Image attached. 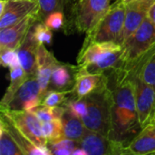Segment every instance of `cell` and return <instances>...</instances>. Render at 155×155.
<instances>
[{"label":"cell","mask_w":155,"mask_h":155,"mask_svg":"<svg viewBox=\"0 0 155 155\" xmlns=\"http://www.w3.org/2000/svg\"><path fill=\"white\" fill-rule=\"evenodd\" d=\"M107 81L112 92L109 138L126 147L143 130L137 114L133 74L129 69L120 66L111 70Z\"/></svg>","instance_id":"6da1fadb"},{"label":"cell","mask_w":155,"mask_h":155,"mask_svg":"<svg viewBox=\"0 0 155 155\" xmlns=\"http://www.w3.org/2000/svg\"><path fill=\"white\" fill-rule=\"evenodd\" d=\"M84 98L86 103V113L82 118L84 126L109 138L111 130L112 92L108 85L105 73L100 84Z\"/></svg>","instance_id":"7a4b0ae2"},{"label":"cell","mask_w":155,"mask_h":155,"mask_svg":"<svg viewBox=\"0 0 155 155\" xmlns=\"http://www.w3.org/2000/svg\"><path fill=\"white\" fill-rule=\"evenodd\" d=\"M123 46L115 42L94 43L79 51L77 65L91 73L104 74L121 66Z\"/></svg>","instance_id":"3957f363"},{"label":"cell","mask_w":155,"mask_h":155,"mask_svg":"<svg viewBox=\"0 0 155 155\" xmlns=\"http://www.w3.org/2000/svg\"><path fill=\"white\" fill-rule=\"evenodd\" d=\"M111 0H72L64 25L66 34H87L107 12Z\"/></svg>","instance_id":"277c9868"},{"label":"cell","mask_w":155,"mask_h":155,"mask_svg":"<svg viewBox=\"0 0 155 155\" xmlns=\"http://www.w3.org/2000/svg\"><path fill=\"white\" fill-rule=\"evenodd\" d=\"M125 14L126 5L122 0H115L98 23L86 34L81 49H84L94 43H117L124 29Z\"/></svg>","instance_id":"5b68a950"},{"label":"cell","mask_w":155,"mask_h":155,"mask_svg":"<svg viewBox=\"0 0 155 155\" xmlns=\"http://www.w3.org/2000/svg\"><path fill=\"white\" fill-rule=\"evenodd\" d=\"M122 46L121 67L132 69L155 46V23L147 16Z\"/></svg>","instance_id":"8992f818"},{"label":"cell","mask_w":155,"mask_h":155,"mask_svg":"<svg viewBox=\"0 0 155 155\" xmlns=\"http://www.w3.org/2000/svg\"><path fill=\"white\" fill-rule=\"evenodd\" d=\"M1 114L5 116L29 142L40 147H48V142L42 132V122L33 112L1 108Z\"/></svg>","instance_id":"52a82bcc"},{"label":"cell","mask_w":155,"mask_h":155,"mask_svg":"<svg viewBox=\"0 0 155 155\" xmlns=\"http://www.w3.org/2000/svg\"><path fill=\"white\" fill-rule=\"evenodd\" d=\"M133 74L137 114L140 125L145 128L151 124L155 113V90L142 77L136 67L129 69Z\"/></svg>","instance_id":"ba28073f"},{"label":"cell","mask_w":155,"mask_h":155,"mask_svg":"<svg viewBox=\"0 0 155 155\" xmlns=\"http://www.w3.org/2000/svg\"><path fill=\"white\" fill-rule=\"evenodd\" d=\"M42 95L40 84L35 75L28 76L21 87L14 95L11 103L6 107L10 110H25L32 112L42 104Z\"/></svg>","instance_id":"9c48e42d"},{"label":"cell","mask_w":155,"mask_h":155,"mask_svg":"<svg viewBox=\"0 0 155 155\" xmlns=\"http://www.w3.org/2000/svg\"><path fill=\"white\" fill-rule=\"evenodd\" d=\"M78 143L88 155L124 154L125 148L124 145L112 141L100 133L88 128H85L84 134Z\"/></svg>","instance_id":"30bf717a"},{"label":"cell","mask_w":155,"mask_h":155,"mask_svg":"<svg viewBox=\"0 0 155 155\" xmlns=\"http://www.w3.org/2000/svg\"><path fill=\"white\" fill-rule=\"evenodd\" d=\"M39 11L38 1L1 0L0 29L8 27L24 19L28 15Z\"/></svg>","instance_id":"8fae6325"},{"label":"cell","mask_w":155,"mask_h":155,"mask_svg":"<svg viewBox=\"0 0 155 155\" xmlns=\"http://www.w3.org/2000/svg\"><path fill=\"white\" fill-rule=\"evenodd\" d=\"M38 14L39 11L34 12L16 24L0 29V50H16L34 25L40 21Z\"/></svg>","instance_id":"7c38bea8"},{"label":"cell","mask_w":155,"mask_h":155,"mask_svg":"<svg viewBox=\"0 0 155 155\" xmlns=\"http://www.w3.org/2000/svg\"><path fill=\"white\" fill-rule=\"evenodd\" d=\"M154 3L155 0H134L125 4V21L123 32L117 42L118 44L123 45L124 43L134 33L147 17L150 8Z\"/></svg>","instance_id":"4fadbf2b"},{"label":"cell","mask_w":155,"mask_h":155,"mask_svg":"<svg viewBox=\"0 0 155 155\" xmlns=\"http://www.w3.org/2000/svg\"><path fill=\"white\" fill-rule=\"evenodd\" d=\"M60 62L55 58L54 54L48 51L45 45H40L37 51L36 58V77L40 84L41 95L44 99L51 81V75L54 67Z\"/></svg>","instance_id":"5bb4252c"},{"label":"cell","mask_w":155,"mask_h":155,"mask_svg":"<svg viewBox=\"0 0 155 155\" xmlns=\"http://www.w3.org/2000/svg\"><path fill=\"white\" fill-rule=\"evenodd\" d=\"M39 44L35 38L32 28L16 49L22 67L29 76H36V58Z\"/></svg>","instance_id":"9a60e30c"},{"label":"cell","mask_w":155,"mask_h":155,"mask_svg":"<svg viewBox=\"0 0 155 155\" xmlns=\"http://www.w3.org/2000/svg\"><path fill=\"white\" fill-rule=\"evenodd\" d=\"M104 76V74L91 73L87 69L77 65V70L74 74V84L73 93L75 98H84L91 94L102 82Z\"/></svg>","instance_id":"2e32d148"},{"label":"cell","mask_w":155,"mask_h":155,"mask_svg":"<svg viewBox=\"0 0 155 155\" xmlns=\"http://www.w3.org/2000/svg\"><path fill=\"white\" fill-rule=\"evenodd\" d=\"M155 153V124L143 128L124 148V154L147 155Z\"/></svg>","instance_id":"e0dca14e"},{"label":"cell","mask_w":155,"mask_h":155,"mask_svg":"<svg viewBox=\"0 0 155 155\" xmlns=\"http://www.w3.org/2000/svg\"><path fill=\"white\" fill-rule=\"evenodd\" d=\"M61 121L65 137L79 142L83 137L86 128L82 118L78 117L65 107V110L61 117Z\"/></svg>","instance_id":"ac0fdd59"},{"label":"cell","mask_w":155,"mask_h":155,"mask_svg":"<svg viewBox=\"0 0 155 155\" xmlns=\"http://www.w3.org/2000/svg\"><path fill=\"white\" fill-rule=\"evenodd\" d=\"M76 70L77 66L59 63L52 73L50 83L56 89L67 90L66 88L70 85L74 86Z\"/></svg>","instance_id":"d6986e66"},{"label":"cell","mask_w":155,"mask_h":155,"mask_svg":"<svg viewBox=\"0 0 155 155\" xmlns=\"http://www.w3.org/2000/svg\"><path fill=\"white\" fill-rule=\"evenodd\" d=\"M10 74V84L6 88V91L0 102L1 107H6L12 101L14 95L17 92V90L21 87V85L25 83V81L28 78V74L22 67V65L9 68Z\"/></svg>","instance_id":"ffe728a7"},{"label":"cell","mask_w":155,"mask_h":155,"mask_svg":"<svg viewBox=\"0 0 155 155\" xmlns=\"http://www.w3.org/2000/svg\"><path fill=\"white\" fill-rule=\"evenodd\" d=\"M134 67L139 70L143 80L155 90V46L146 53Z\"/></svg>","instance_id":"44dd1931"},{"label":"cell","mask_w":155,"mask_h":155,"mask_svg":"<svg viewBox=\"0 0 155 155\" xmlns=\"http://www.w3.org/2000/svg\"><path fill=\"white\" fill-rule=\"evenodd\" d=\"M0 154L1 155H25L17 142L0 123Z\"/></svg>","instance_id":"7402d4cb"},{"label":"cell","mask_w":155,"mask_h":155,"mask_svg":"<svg viewBox=\"0 0 155 155\" xmlns=\"http://www.w3.org/2000/svg\"><path fill=\"white\" fill-rule=\"evenodd\" d=\"M42 132L49 146L65 138L61 119H54L49 122L42 123Z\"/></svg>","instance_id":"603a6c76"},{"label":"cell","mask_w":155,"mask_h":155,"mask_svg":"<svg viewBox=\"0 0 155 155\" xmlns=\"http://www.w3.org/2000/svg\"><path fill=\"white\" fill-rule=\"evenodd\" d=\"M39 4V19L45 21L48 15L53 12H64L71 0H37Z\"/></svg>","instance_id":"cb8c5ba5"},{"label":"cell","mask_w":155,"mask_h":155,"mask_svg":"<svg viewBox=\"0 0 155 155\" xmlns=\"http://www.w3.org/2000/svg\"><path fill=\"white\" fill-rule=\"evenodd\" d=\"M72 93H73V88L68 90H62V91L49 90L42 101V105L50 106V107L61 105L66 100L67 98L66 95Z\"/></svg>","instance_id":"d4e9b609"},{"label":"cell","mask_w":155,"mask_h":155,"mask_svg":"<svg viewBox=\"0 0 155 155\" xmlns=\"http://www.w3.org/2000/svg\"><path fill=\"white\" fill-rule=\"evenodd\" d=\"M32 32L36 39V41L41 44H50L53 39V32L52 29L49 28L44 21H38L32 27Z\"/></svg>","instance_id":"484cf974"},{"label":"cell","mask_w":155,"mask_h":155,"mask_svg":"<svg viewBox=\"0 0 155 155\" xmlns=\"http://www.w3.org/2000/svg\"><path fill=\"white\" fill-rule=\"evenodd\" d=\"M0 63L2 66L14 68L21 65L17 51L15 49L0 50Z\"/></svg>","instance_id":"4316f807"},{"label":"cell","mask_w":155,"mask_h":155,"mask_svg":"<svg viewBox=\"0 0 155 155\" xmlns=\"http://www.w3.org/2000/svg\"><path fill=\"white\" fill-rule=\"evenodd\" d=\"M68 108L73 114L77 115L80 118H83L86 113V103L84 98H72L66 99L62 104Z\"/></svg>","instance_id":"83f0119b"},{"label":"cell","mask_w":155,"mask_h":155,"mask_svg":"<svg viewBox=\"0 0 155 155\" xmlns=\"http://www.w3.org/2000/svg\"><path fill=\"white\" fill-rule=\"evenodd\" d=\"M64 12L56 11V12H53L50 15H48L44 22L52 30H56L64 25Z\"/></svg>","instance_id":"f1b7e54d"},{"label":"cell","mask_w":155,"mask_h":155,"mask_svg":"<svg viewBox=\"0 0 155 155\" xmlns=\"http://www.w3.org/2000/svg\"><path fill=\"white\" fill-rule=\"evenodd\" d=\"M77 147H79V143L78 142L69 139V138H64L63 140H61L59 143H54L53 145H50V150L51 152L54 150H58V149H65L70 151L71 153H73Z\"/></svg>","instance_id":"f546056e"},{"label":"cell","mask_w":155,"mask_h":155,"mask_svg":"<svg viewBox=\"0 0 155 155\" xmlns=\"http://www.w3.org/2000/svg\"><path fill=\"white\" fill-rule=\"evenodd\" d=\"M52 154L55 155H72V153L68 150L65 149H58V150H54L52 151Z\"/></svg>","instance_id":"4dcf8cb0"},{"label":"cell","mask_w":155,"mask_h":155,"mask_svg":"<svg viewBox=\"0 0 155 155\" xmlns=\"http://www.w3.org/2000/svg\"><path fill=\"white\" fill-rule=\"evenodd\" d=\"M147 16H148L153 23H155V3L152 5V7L150 8Z\"/></svg>","instance_id":"1f68e13d"},{"label":"cell","mask_w":155,"mask_h":155,"mask_svg":"<svg viewBox=\"0 0 155 155\" xmlns=\"http://www.w3.org/2000/svg\"><path fill=\"white\" fill-rule=\"evenodd\" d=\"M72 155H88L87 153L84 151V149H83L82 147H77L73 153H72Z\"/></svg>","instance_id":"d6a6232c"},{"label":"cell","mask_w":155,"mask_h":155,"mask_svg":"<svg viewBox=\"0 0 155 155\" xmlns=\"http://www.w3.org/2000/svg\"><path fill=\"white\" fill-rule=\"evenodd\" d=\"M124 4H128V3H130V2H132V1H134V0H122Z\"/></svg>","instance_id":"836d02e7"},{"label":"cell","mask_w":155,"mask_h":155,"mask_svg":"<svg viewBox=\"0 0 155 155\" xmlns=\"http://www.w3.org/2000/svg\"><path fill=\"white\" fill-rule=\"evenodd\" d=\"M151 124H155V113L153 117V120H152V123H151Z\"/></svg>","instance_id":"e575fe53"},{"label":"cell","mask_w":155,"mask_h":155,"mask_svg":"<svg viewBox=\"0 0 155 155\" xmlns=\"http://www.w3.org/2000/svg\"><path fill=\"white\" fill-rule=\"evenodd\" d=\"M33 1H37V0H33Z\"/></svg>","instance_id":"d590c367"}]
</instances>
